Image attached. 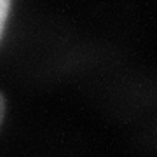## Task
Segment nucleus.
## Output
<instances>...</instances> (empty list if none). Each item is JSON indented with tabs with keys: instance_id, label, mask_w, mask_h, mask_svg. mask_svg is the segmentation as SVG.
Wrapping results in <instances>:
<instances>
[{
	"instance_id": "obj_1",
	"label": "nucleus",
	"mask_w": 157,
	"mask_h": 157,
	"mask_svg": "<svg viewBox=\"0 0 157 157\" xmlns=\"http://www.w3.org/2000/svg\"><path fill=\"white\" fill-rule=\"evenodd\" d=\"M9 7H11V0H0V37L4 32V25H6L7 14H9Z\"/></svg>"
},
{
	"instance_id": "obj_2",
	"label": "nucleus",
	"mask_w": 157,
	"mask_h": 157,
	"mask_svg": "<svg viewBox=\"0 0 157 157\" xmlns=\"http://www.w3.org/2000/svg\"><path fill=\"white\" fill-rule=\"evenodd\" d=\"M4 112H6V105H4V98L0 94V122H2V119H4Z\"/></svg>"
}]
</instances>
